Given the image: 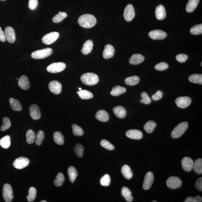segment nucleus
I'll list each match as a JSON object with an SVG mask.
<instances>
[{
	"instance_id": "1",
	"label": "nucleus",
	"mask_w": 202,
	"mask_h": 202,
	"mask_svg": "<svg viewBox=\"0 0 202 202\" xmlns=\"http://www.w3.org/2000/svg\"><path fill=\"white\" fill-rule=\"evenodd\" d=\"M97 20L94 15L90 14H85L78 18V23L81 26L85 28H90L95 26Z\"/></svg>"
},
{
	"instance_id": "2",
	"label": "nucleus",
	"mask_w": 202,
	"mask_h": 202,
	"mask_svg": "<svg viewBox=\"0 0 202 202\" xmlns=\"http://www.w3.org/2000/svg\"><path fill=\"white\" fill-rule=\"evenodd\" d=\"M81 79L83 83L88 86L97 84L99 82L98 76L93 73H87L83 75Z\"/></svg>"
},
{
	"instance_id": "3",
	"label": "nucleus",
	"mask_w": 202,
	"mask_h": 202,
	"mask_svg": "<svg viewBox=\"0 0 202 202\" xmlns=\"http://www.w3.org/2000/svg\"><path fill=\"white\" fill-rule=\"evenodd\" d=\"M188 124L186 122H182L177 125L172 131L171 135L172 138L177 139L179 138L185 133L187 130Z\"/></svg>"
},
{
	"instance_id": "4",
	"label": "nucleus",
	"mask_w": 202,
	"mask_h": 202,
	"mask_svg": "<svg viewBox=\"0 0 202 202\" xmlns=\"http://www.w3.org/2000/svg\"><path fill=\"white\" fill-rule=\"evenodd\" d=\"M53 50L50 48H46L33 52L31 54L32 58L36 59H41L50 56L53 53Z\"/></svg>"
},
{
	"instance_id": "5",
	"label": "nucleus",
	"mask_w": 202,
	"mask_h": 202,
	"mask_svg": "<svg viewBox=\"0 0 202 202\" xmlns=\"http://www.w3.org/2000/svg\"><path fill=\"white\" fill-rule=\"evenodd\" d=\"M66 67V64L63 62L55 63L49 65L46 68L48 72L57 73L62 72Z\"/></svg>"
},
{
	"instance_id": "6",
	"label": "nucleus",
	"mask_w": 202,
	"mask_h": 202,
	"mask_svg": "<svg viewBox=\"0 0 202 202\" xmlns=\"http://www.w3.org/2000/svg\"><path fill=\"white\" fill-rule=\"evenodd\" d=\"M3 199L6 202H10L12 201L14 196L13 189L10 184H6L3 185Z\"/></svg>"
},
{
	"instance_id": "7",
	"label": "nucleus",
	"mask_w": 202,
	"mask_h": 202,
	"mask_svg": "<svg viewBox=\"0 0 202 202\" xmlns=\"http://www.w3.org/2000/svg\"><path fill=\"white\" fill-rule=\"evenodd\" d=\"M60 34L56 32H52L45 35L42 38V42L46 45H50L56 41Z\"/></svg>"
},
{
	"instance_id": "8",
	"label": "nucleus",
	"mask_w": 202,
	"mask_h": 202,
	"mask_svg": "<svg viewBox=\"0 0 202 202\" xmlns=\"http://www.w3.org/2000/svg\"><path fill=\"white\" fill-rule=\"evenodd\" d=\"M167 186L170 189H175L180 188L182 184V181L179 177L172 176L167 180Z\"/></svg>"
},
{
	"instance_id": "9",
	"label": "nucleus",
	"mask_w": 202,
	"mask_h": 202,
	"mask_svg": "<svg viewBox=\"0 0 202 202\" xmlns=\"http://www.w3.org/2000/svg\"><path fill=\"white\" fill-rule=\"evenodd\" d=\"M29 163V160L27 158L20 157L15 160L14 161L13 165L15 168L21 170L27 166Z\"/></svg>"
},
{
	"instance_id": "10",
	"label": "nucleus",
	"mask_w": 202,
	"mask_h": 202,
	"mask_svg": "<svg viewBox=\"0 0 202 202\" xmlns=\"http://www.w3.org/2000/svg\"><path fill=\"white\" fill-rule=\"evenodd\" d=\"M135 15V9L131 4H128L125 8L123 17L127 22H130L133 20Z\"/></svg>"
},
{
	"instance_id": "11",
	"label": "nucleus",
	"mask_w": 202,
	"mask_h": 202,
	"mask_svg": "<svg viewBox=\"0 0 202 202\" xmlns=\"http://www.w3.org/2000/svg\"><path fill=\"white\" fill-rule=\"evenodd\" d=\"M191 102V99L187 96L178 97L175 101L176 104L181 108H186L188 107Z\"/></svg>"
},
{
	"instance_id": "12",
	"label": "nucleus",
	"mask_w": 202,
	"mask_h": 202,
	"mask_svg": "<svg viewBox=\"0 0 202 202\" xmlns=\"http://www.w3.org/2000/svg\"><path fill=\"white\" fill-rule=\"evenodd\" d=\"M149 36L150 38L154 40H162L167 37V34L161 30H155L150 32Z\"/></svg>"
},
{
	"instance_id": "13",
	"label": "nucleus",
	"mask_w": 202,
	"mask_h": 202,
	"mask_svg": "<svg viewBox=\"0 0 202 202\" xmlns=\"http://www.w3.org/2000/svg\"><path fill=\"white\" fill-rule=\"evenodd\" d=\"M48 87L50 91L55 95H59L62 91V84L58 81H50L49 83Z\"/></svg>"
},
{
	"instance_id": "14",
	"label": "nucleus",
	"mask_w": 202,
	"mask_h": 202,
	"mask_svg": "<svg viewBox=\"0 0 202 202\" xmlns=\"http://www.w3.org/2000/svg\"><path fill=\"white\" fill-rule=\"evenodd\" d=\"M154 176L152 172H148L146 173L144 180L143 187L144 190H148L150 188L151 186L154 182Z\"/></svg>"
},
{
	"instance_id": "15",
	"label": "nucleus",
	"mask_w": 202,
	"mask_h": 202,
	"mask_svg": "<svg viewBox=\"0 0 202 202\" xmlns=\"http://www.w3.org/2000/svg\"><path fill=\"white\" fill-rule=\"evenodd\" d=\"M30 114L34 120L39 119L41 117V111L39 107L36 104H33L29 108Z\"/></svg>"
},
{
	"instance_id": "16",
	"label": "nucleus",
	"mask_w": 202,
	"mask_h": 202,
	"mask_svg": "<svg viewBox=\"0 0 202 202\" xmlns=\"http://www.w3.org/2000/svg\"><path fill=\"white\" fill-rule=\"evenodd\" d=\"M5 34L6 39L9 42H14L16 37L14 30L13 28L10 26L6 27L5 29Z\"/></svg>"
},
{
	"instance_id": "17",
	"label": "nucleus",
	"mask_w": 202,
	"mask_h": 202,
	"mask_svg": "<svg viewBox=\"0 0 202 202\" xmlns=\"http://www.w3.org/2000/svg\"><path fill=\"white\" fill-rule=\"evenodd\" d=\"M194 162L191 158L188 157H184L182 160L183 169L186 172H190L193 169Z\"/></svg>"
},
{
	"instance_id": "18",
	"label": "nucleus",
	"mask_w": 202,
	"mask_h": 202,
	"mask_svg": "<svg viewBox=\"0 0 202 202\" xmlns=\"http://www.w3.org/2000/svg\"><path fill=\"white\" fill-rule=\"evenodd\" d=\"M115 53L114 47L112 45L107 44L105 45L103 53V58L106 59H109L114 57Z\"/></svg>"
},
{
	"instance_id": "19",
	"label": "nucleus",
	"mask_w": 202,
	"mask_h": 202,
	"mask_svg": "<svg viewBox=\"0 0 202 202\" xmlns=\"http://www.w3.org/2000/svg\"><path fill=\"white\" fill-rule=\"evenodd\" d=\"M126 135L128 138L135 140H140L143 137L142 132L137 130H129L126 132Z\"/></svg>"
},
{
	"instance_id": "20",
	"label": "nucleus",
	"mask_w": 202,
	"mask_h": 202,
	"mask_svg": "<svg viewBox=\"0 0 202 202\" xmlns=\"http://www.w3.org/2000/svg\"><path fill=\"white\" fill-rule=\"evenodd\" d=\"M18 84L20 87L24 90H28L30 86V83L26 76L22 75L19 79Z\"/></svg>"
},
{
	"instance_id": "21",
	"label": "nucleus",
	"mask_w": 202,
	"mask_h": 202,
	"mask_svg": "<svg viewBox=\"0 0 202 202\" xmlns=\"http://www.w3.org/2000/svg\"><path fill=\"white\" fill-rule=\"evenodd\" d=\"M113 112L116 117L123 119L126 117L127 111L124 107L121 106H119L115 107L113 109Z\"/></svg>"
},
{
	"instance_id": "22",
	"label": "nucleus",
	"mask_w": 202,
	"mask_h": 202,
	"mask_svg": "<svg viewBox=\"0 0 202 202\" xmlns=\"http://www.w3.org/2000/svg\"><path fill=\"white\" fill-rule=\"evenodd\" d=\"M156 18L159 20H163L166 17V11L163 5H160L157 6L156 10Z\"/></svg>"
},
{
	"instance_id": "23",
	"label": "nucleus",
	"mask_w": 202,
	"mask_h": 202,
	"mask_svg": "<svg viewBox=\"0 0 202 202\" xmlns=\"http://www.w3.org/2000/svg\"><path fill=\"white\" fill-rule=\"evenodd\" d=\"M93 43L91 40H88L84 43L83 45L81 52L83 55H87L91 53L93 50Z\"/></svg>"
},
{
	"instance_id": "24",
	"label": "nucleus",
	"mask_w": 202,
	"mask_h": 202,
	"mask_svg": "<svg viewBox=\"0 0 202 202\" xmlns=\"http://www.w3.org/2000/svg\"><path fill=\"white\" fill-rule=\"evenodd\" d=\"M144 57L143 55L139 54H134L131 57L129 60L130 64L133 65L140 64L144 61Z\"/></svg>"
},
{
	"instance_id": "25",
	"label": "nucleus",
	"mask_w": 202,
	"mask_h": 202,
	"mask_svg": "<svg viewBox=\"0 0 202 202\" xmlns=\"http://www.w3.org/2000/svg\"><path fill=\"white\" fill-rule=\"evenodd\" d=\"M95 117L99 121L103 122L107 121L109 118V114L107 111L103 110L98 111L95 115Z\"/></svg>"
},
{
	"instance_id": "26",
	"label": "nucleus",
	"mask_w": 202,
	"mask_h": 202,
	"mask_svg": "<svg viewBox=\"0 0 202 202\" xmlns=\"http://www.w3.org/2000/svg\"><path fill=\"white\" fill-rule=\"evenodd\" d=\"M121 172L123 176L125 179L129 180L133 177V174L131 168L128 165H123L121 168Z\"/></svg>"
},
{
	"instance_id": "27",
	"label": "nucleus",
	"mask_w": 202,
	"mask_h": 202,
	"mask_svg": "<svg viewBox=\"0 0 202 202\" xmlns=\"http://www.w3.org/2000/svg\"><path fill=\"white\" fill-rule=\"evenodd\" d=\"M200 0H189L186 6V11L188 13H192L198 6Z\"/></svg>"
},
{
	"instance_id": "28",
	"label": "nucleus",
	"mask_w": 202,
	"mask_h": 202,
	"mask_svg": "<svg viewBox=\"0 0 202 202\" xmlns=\"http://www.w3.org/2000/svg\"><path fill=\"white\" fill-rule=\"evenodd\" d=\"M9 101L10 106L13 110L15 111H20L22 110V107L20 101L13 98H10Z\"/></svg>"
},
{
	"instance_id": "29",
	"label": "nucleus",
	"mask_w": 202,
	"mask_h": 202,
	"mask_svg": "<svg viewBox=\"0 0 202 202\" xmlns=\"http://www.w3.org/2000/svg\"><path fill=\"white\" fill-rule=\"evenodd\" d=\"M121 195L127 201L131 202L133 201V198L131 196V192L128 188L125 186L123 187L121 189Z\"/></svg>"
},
{
	"instance_id": "30",
	"label": "nucleus",
	"mask_w": 202,
	"mask_h": 202,
	"mask_svg": "<svg viewBox=\"0 0 202 202\" xmlns=\"http://www.w3.org/2000/svg\"><path fill=\"white\" fill-rule=\"evenodd\" d=\"M67 173L69 175L70 181L73 183L78 175L77 170L74 167H70L67 170Z\"/></svg>"
},
{
	"instance_id": "31",
	"label": "nucleus",
	"mask_w": 202,
	"mask_h": 202,
	"mask_svg": "<svg viewBox=\"0 0 202 202\" xmlns=\"http://www.w3.org/2000/svg\"><path fill=\"white\" fill-rule=\"evenodd\" d=\"M126 89L120 86H116L113 88L111 92V95L114 96H118L124 93L126 91Z\"/></svg>"
},
{
	"instance_id": "32",
	"label": "nucleus",
	"mask_w": 202,
	"mask_h": 202,
	"mask_svg": "<svg viewBox=\"0 0 202 202\" xmlns=\"http://www.w3.org/2000/svg\"><path fill=\"white\" fill-rule=\"evenodd\" d=\"M11 145V138L9 135H6L0 140V146L3 148H8Z\"/></svg>"
},
{
	"instance_id": "33",
	"label": "nucleus",
	"mask_w": 202,
	"mask_h": 202,
	"mask_svg": "<svg viewBox=\"0 0 202 202\" xmlns=\"http://www.w3.org/2000/svg\"><path fill=\"white\" fill-rule=\"evenodd\" d=\"M53 139L55 143L58 145H62L64 143L63 136L60 132L56 131L54 133Z\"/></svg>"
},
{
	"instance_id": "34",
	"label": "nucleus",
	"mask_w": 202,
	"mask_h": 202,
	"mask_svg": "<svg viewBox=\"0 0 202 202\" xmlns=\"http://www.w3.org/2000/svg\"><path fill=\"white\" fill-rule=\"evenodd\" d=\"M156 126V122L152 121H149L147 122L144 125V129L148 133H152Z\"/></svg>"
},
{
	"instance_id": "35",
	"label": "nucleus",
	"mask_w": 202,
	"mask_h": 202,
	"mask_svg": "<svg viewBox=\"0 0 202 202\" xmlns=\"http://www.w3.org/2000/svg\"><path fill=\"white\" fill-rule=\"evenodd\" d=\"M140 81V78L138 76H134L127 78L125 80V82L127 85L133 86L138 84Z\"/></svg>"
},
{
	"instance_id": "36",
	"label": "nucleus",
	"mask_w": 202,
	"mask_h": 202,
	"mask_svg": "<svg viewBox=\"0 0 202 202\" xmlns=\"http://www.w3.org/2000/svg\"><path fill=\"white\" fill-rule=\"evenodd\" d=\"M193 169L196 173L199 175L202 173V159L199 158L196 160L194 163Z\"/></svg>"
},
{
	"instance_id": "37",
	"label": "nucleus",
	"mask_w": 202,
	"mask_h": 202,
	"mask_svg": "<svg viewBox=\"0 0 202 202\" xmlns=\"http://www.w3.org/2000/svg\"><path fill=\"white\" fill-rule=\"evenodd\" d=\"M188 79L191 82L202 84V75L194 74L189 76Z\"/></svg>"
},
{
	"instance_id": "38",
	"label": "nucleus",
	"mask_w": 202,
	"mask_h": 202,
	"mask_svg": "<svg viewBox=\"0 0 202 202\" xmlns=\"http://www.w3.org/2000/svg\"><path fill=\"white\" fill-rule=\"evenodd\" d=\"M80 98L82 99H91L93 97V95L91 92L87 90H81L77 92Z\"/></svg>"
},
{
	"instance_id": "39",
	"label": "nucleus",
	"mask_w": 202,
	"mask_h": 202,
	"mask_svg": "<svg viewBox=\"0 0 202 202\" xmlns=\"http://www.w3.org/2000/svg\"><path fill=\"white\" fill-rule=\"evenodd\" d=\"M26 141L28 143L32 144L34 143L36 135L34 132L32 130L27 131L26 134Z\"/></svg>"
},
{
	"instance_id": "40",
	"label": "nucleus",
	"mask_w": 202,
	"mask_h": 202,
	"mask_svg": "<svg viewBox=\"0 0 202 202\" xmlns=\"http://www.w3.org/2000/svg\"><path fill=\"white\" fill-rule=\"evenodd\" d=\"M37 191L35 188L32 187L30 188L29 190V194L26 196L27 201L30 202L34 201L36 197Z\"/></svg>"
},
{
	"instance_id": "41",
	"label": "nucleus",
	"mask_w": 202,
	"mask_h": 202,
	"mask_svg": "<svg viewBox=\"0 0 202 202\" xmlns=\"http://www.w3.org/2000/svg\"><path fill=\"white\" fill-rule=\"evenodd\" d=\"M67 17V14L64 12H59V13L53 17V21L55 23H59Z\"/></svg>"
},
{
	"instance_id": "42",
	"label": "nucleus",
	"mask_w": 202,
	"mask_h": 202,
	"mask_svg": "<svg viewBox=\"0 0 202 202\" xmlns=\"http://www.w3.org/2000/svg\"><path fill=\"white\" fill-rule=\"evenodd\" d=\"M45 138L44 133L42 131H39L36 136L35 142L36 145H41Z\"/></svg>"
},
{
	"instance_id": "43",
	"label": "nucleus",
	"mask_w": 202,
	"mask_h": 202,
	"mask_svg": "<svg viewBox=\"0 0 202 202\" xmlns=\"http://www.w3.org/2000/svg\"><path fill=\"white\" fill-rule=\"evenodd\" d=\"M65 180L63 174L62 173H58L56 178L54 181V184L57 187H59L62 185Z\"/></svg>"
},
{
	"instance_id": "44",
	"label": "nucleus",
	"mask_w": 202,
	"mask_h": 202,
	"mask_svg": "<svg viewBox=\"0 0 202 202\" xmlns=\"http://www.w3.org/2000/svg\"><path fill=\"white\" fill-rule=\"evenodd\" d=\"M72 129L73 134L75 135L80 136L83 135L84 133L82 128L77 125L73 124L72 125Z\"/></svg>"
},
{
	"instance_id": "45",
	"label": "nucleus",
	"mask_w": 202,
	"mask_h": 202,
	"mask_svg": "<svg viewBox=\"0 0 202 202\" xmlns=\"http://www.w3.org/2000/svg\"><path fill=\"white\" fill-rule=\"evenodd\" d=\"M83 147L79 144H76L74 147V151L76 156L78 157L81 158L83 156Z\"/></svg>"
},
{
	"instance_id": "46",
	"label": "nucleus",
	"mask_w": 202,
	"mask_h": 202,
	"mask_svg": "<svg viewBox=\"0 0 202 202\" xmlns=\"http://www.w3.org/2000/svg\"><path fill=\"white\" fill-rule=\"evenodd\" d=\"M190 33L192 34L198 35L202 34V24H199L195 25L191 28Z\"/></svg>"
},
{
	"instance_id": "47",
	"label": "nucleus",
	"mask_w": 202,
	"mask_h": 202,
	"mask_svg": "<svg viewBox=\"0 0 202 202\" xmlns=\"http://www.w3.org/2000/svg\"><path fill=\"white\" fill-rule=\"evenodd\" d=\"M11 126V122L8 117H5L3 119V124L1 126V130L3 131L8 129Z\"/></svg>"
},
{
	"instance_id": "48",
	"label": "nucleus",
	"mask_w": 202,
	"mask_h": 202,
	"mask_svg": "<svg viewBox=\"0 0 202 202\" xmlns=\"http://www.w3.org/2000/svg\"><path fill=\"white\" fill-rule=\"evenodd\" d=\"M100 145L102 147L108 150L112 151L115 149V146L110 143L108 141L105 140H102L100 141Z\"/></svg>"
},
{
	"instance_id": "49",
	"label": "nucleus",
	"mask_w": 202,
	"mask_h": 202,
	"mask_svg": "<svg viewBox=\"0 0 202 202\" xmlns=\"http://www.w3.org/2000/svg\"><path fill=\"white\" fill-rule=\"evenodd\" d=\"M110 177L108 174L104 175L102 177L100 180V184L101 185L104 186H109L110 184Z\"/></svg>"
},
{
	"instance_id": "50",
	"label": "nucleus",
	"mask_w": 202,
	"mask_h": 202,
	"mask_svg": "<svg viewBox=\"0 0 202 202\" xmlns=\"http://www.w3.org/2000/svg\"><path fill=\"white\" fill-rule=\"evenodd\" d=\"M142 99L140 100V102L142 103L146 104H148L151 103V100L149 96L145 92H142L141 95Z\"/></svg>"
},
{
	"instance_id": "51",
	"label": "nucleus",
	"mask_w": 202,
	"mask_h": 202,
	"mask_svg": "<svg viewBox=\"0 0 202 202\" xmlns=\"http://www.w3.org/2000/svg\"><path fill=\"white\" fill-rule=\"evenodd\" d=\"M168 65L166 63L162 62L160 63L155 66V69L159 71H165L168 68Z\"/></svg>"
},
{
	"instance_id": "52",
	"label": "nucleus",
	"mask_w": 202,
	"mask_h": 202,
	"mask_svg": "<svg viewBox=\"0 0 202 202\" xmlns=\"http://www.w3.org/2000/svg\"><path fill=\"white\" fill-rule=\"evenodd\" d=\"M188 55L184 54H179L176 56V60L181 63L185 62L188 60Z\"/></svg>"
},
{
	"instance_id": "53",
	"label": "nucleus",
	"mask_w": 202,
	"mask_h": 202,
	"mask_svg": "<svg viewBox=\"0 0 202 202\" xmlns=\"http://www.w3.org/2000/svg\"><path fill=\"white\" fill-rule=\"evenodd\" d=\"M38 0H29L28 6L30 10H34L37 8L38 6Z\"/></svg>"
},
{
	"instance_id": "54",
	"label": "nucleus",
	"mask_w": 202,
	"mask_h": 202,
	"mask_svg": "<svg viewBox=\"0 0 202 202\" xmlns=\"http://www.w3.org/2000/svg\"><path fill=\"white\" fill-rule=\"evenodd\" d=\"M163 96V92L161 91H158L156 93L152 95V98L154 101H157L161 99L162 98Z\"/></svg>"
},
{
	"instance_id": "55",
	"label": "nucleus",
	"mask_w": 202,
	"mask_h": 202,
	"mask_svg": "<svg viewBox=\"0 0 202 202\" xmlns=\"http://www.w3.org/2000/svg\"><path fill=\"white\" fill-rule=\"evenodd\" d=\"M196 188L200 191H202V178H200L196 181Z\"/></svg>"
},
{
	"instance_id": "56",
	"label": "nucleus",
	"mask_w": 202,
	"mask_h": 202,
	"mask_svg": "<svg viewBox=\"0 0 202 202\" xmlns=\"http://www.w3.org/2000/svg\"><path fill=\"white\" fill-rule=\"evenodd\" d=\"M6 38L4 32H3L1 27H0V41L3 42L6 41Z\"/></svg>"
},
{
	"instance_id": "57",
	"label": "nucleus",
	"mask_w": 202,
	"mask_h": 202,
	"mask_svg": "<svg viewBox=\"0 0 202 202\" xmlns=\"http://www.w3.org/2000/svg\"><path fill=\"white\" fill-rule=\"evenodd\" d=\"M184 202H196L195 198L192 196H189L185 200Z\"/></svg>"
},
{
	"instance_id": "58",
	"label": "nucleus",
	"mask_w": 202,
	"mask_h": 202,
	"mask_svg": "<svg viewBox=\"0 0 202 202\" xmlns=\"http://www.w3.org/2000/svg\"><path fill=\"white\" fill-rule=\"evenodd\" d=\"M195 201L196 202H201L202 201V198L201 196H196L195 197Z\"/></svg>"
},
{
	"instance_id": "59",
	"label": "nucleus",
	"mask_w": 202,
	"mask_h": 202,
	"mask_svg": "<svg viewBox=\"0 0 202 202\" xmlns=\"http://www.w3.org/2000/svg\"><path fill=\"white\" fill-rule=\"evenodd\" d=\"M41 202H47V201H45V200H42L41 201Z\"/></svg>"
},
{
	"instance_id": "60",
	"label": "nucleus",
	"mask_w": 202,
	"mask_h": 202,
	"mask_svg": "<svg viewBox=\"0 0 202 202\" xmlns=\"http://www.w3.org/2000/svg\"><path fill=\"white\" fill-rule=\"evenodd\" d=\"M157 201H156V200H154V201H153L152 202H156Z\"/></svg>"
},
{
	"instance_id": "61",
	"label": "nucleus",
	"mask_w": 202,
	"mask_h": 202,
	"mask_svg": "<svg viewBox=\"0 0 202 202\" xmlns=\"http://www.w3.org/2000/svg\"><path fill=\"white\" fill-rule=\"evenodd\" d=\"M81 89H82L81 88H79V90H82Z\"/></svg>"
},
{
	"instance_id": "62",
	"label": "nucleus",
	"mask_w": 202,
	"mask_h": 202,
	"mask_svg": "<svg viewBox=\"0 0 202 202\" xmlns=\"http://www.w3.org/2000/svg\"><path fill=\"white\" fill-rule=\"evenodd\" d=\"M202 62H201V67H202Z\"/></svg>"
},
{
	"instance_id": "63",
	"label": "nucleus",
	"mask_w": 202,
	"mask_h": 202,
	"mask_svg": "<svg viewBox=\"0 0 202 202\" xmlns=\"http://www.w3.org/2000/svg\"><path fill=\"white\" fill-rule=\"evenodd\" d=\"M1 1H5V0H1Z\"/></svg>"
}]
</instances>
